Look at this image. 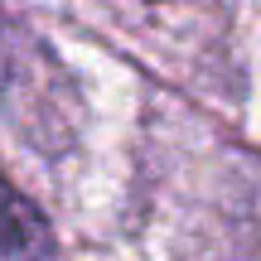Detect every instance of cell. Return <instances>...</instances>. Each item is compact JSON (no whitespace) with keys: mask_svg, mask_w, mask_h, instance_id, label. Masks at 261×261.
<instances>
[{"mask_svg":"<svg viewBox=\"0 0 261 261\" xmlns=\"http://www.w3.org/2000/svg\"><path fill=\"white\" fill-rule=\"evenodd\" d=\"M54 237L39 208L0 174V261H48Z\"/></svg>","mask_w":261,"mask_h":261,"instance_id":"cell-1","label":"cell"}]
</instances>
